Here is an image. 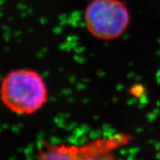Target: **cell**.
I'll return each mask as SVG.
<instances>
[{"mask_svg":"<svg viewBox=\"0 0 160 160\" xmlns=\"http://www.w3.org/2000/svg\"><path fill=\"white\" fill-rule=\"evenodd\" d=\"M0 99L14 114L29 115L42 109L48 101L42 76L31 69L11 70L0 82Z\"/></svg>","mask_w":160,"mask_h":160,"instance_id":"obj_1","label":"cell"},{"mask_svg":"<svg viewBox=\"0 0 160 160\" xmlns=\"http://www.w3.org/2000/svg\"><path fill=\"white\" fill-rule=\"evenodd\" d=\"M131 16L122 0H92L84 12L87 29L95 38L114 40L124 34Z\"/></svg>","mask_w":160,"mask_h":160,"instance_id":"obj_2","label":"cell"},{"mask_svg":"<svg viewBox=\"0 0 160 160\" xmlns=\"http://www.w3.org/2000/svg\"><path fill=\"white\" fill-rule=\"evenodd\" d=\"M132 137L126 133L89 141L81 145L51 144L42 141L38 149V159H113L114 152L128 145Z\"/></svg>","mask_w":160,"mask_h":160,"instance_id":"obj_3","label":"cell"}]
</instances>
